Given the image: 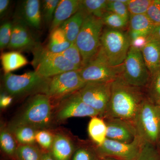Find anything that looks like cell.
I'll return each mask as SVG.
<instances>
[{
    "label": "cell",
    "instance_id": "7",
    "mask_svg": "<svg viewBox=\"0 0 160 160\" xmlns=\"http://www.w3.org/2000/svg\"><path fill=\"white\" fill-rule=\"evenodd\" d=\"M32 52V64L34 71L44 77L51 78L66 72L79 70L62 55L50 52L41 45Z\"/></svg>",
    "mask_w": 160,
    "mask_h": 160
},
{
    "label": "cell",
    "instance_id": "33",
    "mask_svg": "<svg viewBox=\"0 0 160 160\" xmlns=\"http://www.w3.org/2000/svg\"><path fill=\"white\" fill-rule=\"evenodd\" d=\"M59 54L76 66L79 70L83 67L82 55L75 43L72 44L68 49Z\"/></svg>",
    "mask_w": 160,
    "mask_h": 160
},
{
    "label": "cell",
    "instance_id": "5",
    "mask_svg": "<svg viewBox=\"0 0 160 160\" xmlns=\"http://www.w3.org/2000/svg\"><path fill=\"white\" fill-rule=\"evenodd\" d=\"M51 115L50 99L47 95L38 94L31 98L26 109L13 120L9 127L28 126L36 129L48 126Z\"/></svg>",
    "mask_w": 160,
    "mask_h": 160
},
{
    "label": "cell",
    "instance_id": "40",
    "mask_svg": "<svg viewBox=\"0 0 160 160\" xmlns=\"http://www.w3.org/2000/svg\"><path fill=\"white\" fill-rule=\"evenodd\" d=\"M148 37L146 36H140L132 40L130 46L141 51L146 46L148 41Z\"/></svg>",
    "mask_w": 160,
    "mask_h": 160
},
{
    "label": "cell",
    "instance_id": "23",
    "mask_svg": "<svg viewBox=\"0 0 160 160\" xmlns=\"http://www.w3.org/2000/svg\"><path fill=\"white\" fill-rule=\"evenodd\" d=\"M88 133L96 146H100L107 139V126L102 118L99 116L91 118L88 126Z\"/></svg>",
    "mask_w": 160,
    "mask_h": 160
},
{
    "label": "cell",
    "instance_id": "25",
    "mask_svg": "<svg viewBox=\"0 0 160 160\" xmlns=\"http://www.w3.org/2000/svg\"><path fill=\"white\" fill-rule=\"evenodd\" d=\"M108 0H82L80 1V8L88 15L102 18L107 12Z\"/></svg>",
    "mask_w": 160,
    "mask_h": 160
},
{
    "label": "cell",
    "instance_id": "8",
    "mask_svg": "<svg viewBox=\"0 0 160 160\" xmlns=\"http://www.w3.org/2000/svg\"><path fill=\"white\" fill-rule=\"evenodd\" d=\"M121 77L131 86L144 89L148 87L152 77L141 50L130 46L122 64Z\"/></svg>",
    "mask_w": 160,
    "mask_h": 160
},
{
    "label": "cell",
    "instance_id": "42",
    "mask_svg": "<svg viewBox=\"0 0 160 160\" xmlns=\"http://www.w3.org/2000/svg\"><path fill=\"white\" fill-rule=\"evenodd\" d=\"M148 37L160 42V25H154L151 33Z\"/></svg>",
    "mask_w": 160,
    "mask_h": 160
},
{
    "label": "cell",
    "instance_id": "14",
    "mask_svg": "<svg viewBox=\"0 0 160 160\" xmlns=\"http://www.w3.org/2000/svg\"><path fill=\"white\" fill-rule=\"evenodd\" d=\"M29 26L19 19L12 22V33L8 48L17 51L33 52L40 45L35 40Z\"/></svg>",
    "mask_w": 160,
    "mask_h": 160
},
{
    "label": "cell",
    "instance_id": "19",
    "mask_svg": "<svg viewBox=\"0 0 160 160\" xmlns=\"http://www.w3.org/2000/svg\"><path fill=\"white\" fill-rule=\"evenodd\" d=\"M154 25L146 14L130 15L127 32L131 41L140 36H149Z\"/></svg>",
    "mask_w": 160,
    "mask_h": 160
},
{
    "label": "cell",
    "instance_id": "34",
    "mask_svg": "<svg viewBox=\"0 0 160 160\" xmlns=\"http://www.w3.org/2000/svg\"><path fill=\"white\" fill-rule=\"evenodd\" d=\"M59 0H45L42 1L41 12L42 19L47 24L51 25L56 9Z\"/></svg>",
    "mask_w": 160,
    "mask_h": 160
},
{
    "label": "cell",
    "instance_id": "32",
    "mask_svg": "<svg viewBox=\"0 0 160 160\" xmlns=\"http://www.w3.org/2000/svg\"><path fill=\"white\" fill-rule=\"evenodd\" d=\"M9 129H2L0 133V144L4 152L8 155H12L16 152L15 142Z\"/></svg>",
    "mask_w": 160,
    "mask_h": 160
},
{
    "label": "cell",
    "instance_id": "22",
    "mask_svg": "<svg viewBox=\"0 0 160 160\" xmlns=\"http://www.w3.org/2000/svg\"><path fill=\"white\" fill-rule=\"evenodd\" d=\"M1 59L5 74L11 73L28 63L26 58L17 51L4 52L1 55Z\"/></svg>",
    "mask_w": 160,
    "mask_h": 160
},
{
    "label": "cell",
    "instance_id": "17",
    "mask_svg": "<svg viewBox=\"0 0 160 160\" xmlns=\"http://www.w3.org/2000/svg\"><path fill=\"white\" fill-rule=\"evenodd\" d=\"M79 7L80 1L61 0L55 12L50 26V31L59 27L65 21L76 13Z\"/></svg>",
    "mask_w": 160,
    "mask_h": 160
},
{
    "label": "cell",
    "instance_id": "15",
    "mask_svg": "<svg viewBox=\"0 0 160 160\" xmlns=\"http://www.w3.org/2000/svg\"><path fill=\"white\" fill-rule=\"evenodd\" d=\"M104 119L107 126V138L129 143L138 137L136 129L132 122L117 118Z\"/></svg>",
    "mask_w": 160,
    "mask_h": 160
},
{
    "label": "cell",
    "instance_id": "45",
    "mask_svg": "<svg viewBox=\"0 0 160 160\" xmlns=\"http://www.w3.org/2000/svg\"><path fill=\"white\" fill-rule=\"evenodd\" d=\"M100 160H118L116 159L113 158H103L102 159Z\"/></svg>",
    "mask_w": 160,
    "mask_h": 160
},
{
    "label": "cell",
    "instance_id": "10",
    "mask_svg": "<svg viewBox=\"0 0 160 160\" xmlns=\"http://www.w3.org/2000/svg\"><path fill=\"white\" fill-rule=\"evenodd\" d=\"M86 83L78 70L66 72L51 78L46 95L50 99L66 98L79 91Z\"/></svg>",
    "mask_w": 160,
    "mask_h": 160
},
{
    "label": "cell",
    "instance_id": "3",
    "mask_svg": "<svg viewBox=\"0 0 160 160\" xmlns=\"http://www.w3.org/2000/svg\"><path fill=\"white\" fill-rule=\"evenodd\" d=\"M142 142L157 146L160 139V113L157 105L148 98L144 100L133 122Z\"/></svg>",
    "mask_w": 160,
    "mask_h": 160
},
{
    "label": "cell",
    "instance_id": "6",
    "mask_svg": "<svg viewBox=\"0 0 160 160\" xmlns=\"http://www.w3.org/2000/svg\"><path fill=\"white\" fill-rule=\"evenodd\" d=\"M104 26L102 18L94 16L88 15L84 20L75 43L82 55L83 67L99 50Z\"/></svg>",
    "mask_w": 160,
    "mask_h": 160
},
{
    "label": "cell",
    "instance_id": "37",
    "mask_svg": "<svg viewBox=\"0 0 160 160\" xmlns=\"http://www.w3.org/2000/svg\"><path fill=\"white\" fill-rule=\"evenodd\" d=\"M36 141L44 149H51L54 137L49 132L46 130L38 131L36 134Z\"/></svg>",
    "mask_w": 160,
    "mask_h": 160
},
{
    "label": "cell",
    "instance_id": "21",
    "mask_svg": "<svg viewBox=\"0 0 160 160\" xmlns=\"http://www.w3.org/2000/svg\"><path fill=\"white\" fill-rule=\"evenodd\" d=\"M51 149V156L55 160H70L73 146L68 138L63 135L58 134L54 137Z\"/></svg>",
    "mask_w": 160,
    "mask_h": 160
},
{
    "label": "cell",
    "instance_id": "12",
    "mask_svg": "<svg viewBox=\"0 0 160 160\" xmlns=\"http://www.w3.org/2000/svg\"><path fill=\"white\" fill-rule=\"evenodd\" d=\"M142 143L138 137L129 143L107 138L102 144L96 146V149L98 154L103 158H111L118 160H135L139 152Z\"/></svg>",
    "mask_w": 160,
    "mask_h": 160
},
{
    "label": "cell",
    "instance_id": "36",
    "mask_svg": "<svg viewBox=\"0 0 160 160\" xmlns=\"http://www.w3.org/2000/svg\"><path fill=\"white\" fill-rule=\"evenodd\" d=\"M12 22H6L0 27V48L1 50L8 48L12 33Z\"/></svg>",
    "mask_w": 160,
    "mask_h": 160
},
{
    "label": "cell",
    "instance_id": "27",
    "mask_svg": "<svg viewBox=\"0 0 160 160\" xmlns=\"http://www.w3.org/2000/svg\"><path fill=\"white\" fill-rule=\"evenodd\" d=\"M102 19L104 26L108 28L124 31L128 29L129 22L113 12H106Z\"/></svg>",
    "mask_w": 160,
    "mask_h": 160
},
{
    "label": "cell",
    "instance_id": "43",
    "mask_svg": "<svg viewBox=\"0 0 160 160\" xmlns=\"http://www.w3.org/2000/svg\"><path fill=\"white\" fill-rule=\"evenodd\" d=\"M10 3L9 0H1L0 1V16L3 17L8 10Z\"/></svg>",
    "mask_w": 160,
    "mask_h": 160
},
{
    "label": "cell",
    "instance_id": "24",
    "mask_svg": "<svg viewBox=\"0 0 160 160\" xmlns=\"http://www.w3.org/2000/svg\"><path fill=\"white\" fill-rule=\"evenodd\" d=\"M49 36V42L46 49L50 52L60 53L66 50L72 44L66 38L61 27L52 30Z\"/></svg>",
    "mask_w": 160,
    "mask_h": 160
},
{
    "label": "cell",
    "instance_id": "30",
    "mask_svg": "<svg viewBox=\"0 0 160 160\" xmlns=\"http://www.w3.org/2000/svg\"><path fill=\"white\" fill-rule=\"evenodd\" d=\"M146 89L147 98L157 105L160 102V69L152 77L151 82Z\"/></svg>",
    "mask_w": 160,
    "mask_h": 160
},
{
    "label": "cell",
    "instance_id": "31",
    "mask_svg": "<svg viewBox=\"0 0 160 160\" xmlns=\"http://www.w3.org/2000/svg\"><path fill=\"white\" fill-rule=\"evenodd\" d=\"M135 160H160V157L155 145L142 142L139 152Z\"/></svg>",
    "mask_w": 160,
    "mask_h": 160
},
{
    "label": "cell",
    "instance_id": "13",
    "mask_svg": "<svg viewBox=\"0 0 160 160\" xmlns=\"http://www.w3.org/2000/svg\"><path fill=\"white\" fill-rule=\"evenodd\" d=\"M96 116L99 117V113L84 102L79 91L66 98L57 115L58 119L59 120L71 118Z\"/></svg>",
    "mask_w": 160,
    "mask_h": 160
},
{
    "label": "cell",
    "instance_id": "2",
    "mask_svg": "<svg viewBox=\"0 0 160 160\" xmlns=\"http://www.w3.org/2000/svg\"><path fill=\"white\" fill-rule=\"evenodd\" d=\"M51 78L40 75L36 71L23 74L9 73L4 77V88L11 96H22L29 94H47Z\"/></svg>",
    "mask_w": 160,
    "mask_h": 160
},
{
    "label": "cell",
    "instance_id": "16",
    "mask_svg": "<svg viewBox=\"0 0 160 160\" xmlns=\"http://www.w3.org/2000/svg\"><path fill=\"white\" fill-rule=\"evenodd\" d=\"M19 19L29 27L39 29L42 26L41 5L38 0H26L20 6Z\"/></svg>",
    "mask_w": 160,
    "mask_h": 160
},
{
    "label": "cell",
    "instance_id": "29",
    "mask_svg": "<svg viewBox=\"0 0 160 160\" xmlns=\"http://www.w3.org/2000/svg\"><path fill=\"white\" fill-rule=\"evenodd\" d=\"M16 153L20 160H42V155L32 145H20L17 149Z\"/></svg>",
    "mask_w": 160,
    "mask_h": 160
},
{
    "label": "cell",
    "instance_id": "28",
    "mask_svg": "<svg viewBox=\"0 0 160 160\" xmlns=\"http://www.w3.org/2000/svg\"><path fill=\"white\" fill-rule=\"evenodd\" d=\"M129 0H108L107 11L113 12L129 22L130 18L127 4Z\"/></svg>",
    "mask_w": 160,
    "mask_h": 160
},
{
    "label": "cell",
    "instance_id": "18",
    "mask_svg": "<svg viewBox=\"0 0 160 160\" xmlns=\"http://www.w3.org/2000/svg\"><path fill=\"white\" fill-rule=\"evenodd\" d=\"M148 38V42L141 52L146 66L152 77L160 69V42Z\"/></svg>",
    "mask_w": 160,
    "mask_h": 160
},
{
    "label": "cell",
    "instance_id": "38",
    "mask_svg": "<svg viewBox=\"0 0 160 160\" xmlns=\"http://www.w3.org/2000/svg\"><path fill=\"white\" fill-rule=\"evenodd\" d=\"M146 14L154 25H160V0H152Z\"/></svg>",
    "mask_w": 160,
    "mask_h": 160
},
{
    "label": "cell",
    "instance_id": "4",
    "mask_svg": "<svg viewBox=\"0 0 160 160\" xmlns=\"http://www.w3.org/2000/svg\"><path fill=\"white\" fill-rule=\"evenodd\" d=\"M99 50L109 64L120 67L126 59L131 46L128 32L106 27L102 32Z\"/></svg>",
    "mask_w": 160,
    "mask_h": 160
},
{
    "label": "cell",
    "instance_id": "46",
    "mask_svg": "<svg viewBox=\"0 0 160 160\" xmlns=\"http://www.w3.org/2000/svg\"><path fill=\"white\" fill-rule=\"evenodd\" d=\"M157 105L158 108L159 110L160 113V102H159L158 103V104Z\"/></svg>",
    "mask_w": 160,
    "mask_h": 160
},
{
    "label": "cell",
    "instance_id": "44",
    "mask_svg": "<svg viewBox=\"0 0 160 160\" xmlns=\"http://www.w3.org/2000/svg\"><path fill=\"white\" fill-rule=\"evenodd\" d=\"M42 160H55L51 155L49 153H45L42 155Z\"/></svg>",
    "mask_w": 160,
    "mask_h": 160
},
{
    "label": "cell",
    "instance_id": "1",
    "mask_svg": "<svg viewBox=\"0 0 160 160\" xmlns=\"http://www.w3.org/2000/svg\"><path fill=\"white\" fill-rule=\"evenodd\" d=\"M147 97L146 89L131 86L120 76L112 82L110 101L102 118H117L133 122Z\"/></svg>",
    "mask_w": 160,
    "mask_h": 160
},
{
    "label": "cell",
    "instance_id": "9",
    "mask_svg": "<svg viewBox=\"0 0 160 160\" xmlns=\"http://www.w3.org/2000/svg\"><path fill=\"white\" fill-rule=\"evenodd\" d=\"M122 70V66L120 67L111 66L99 50L89 62L78 70L83 81L88 83L112 82L121 76Z\"/></svg>",
    "mask_w": 160,
    "mask_h": 160
},
{
    "label": "cell",
    "instance_id": "35",
    "mask_svg": "<svg viewBox=\"0 0 160 160\" xmlns=\"http://www.w3.org/2000/svg\"><path fill=\"white\" fill-rule=\"evenodd\" d=\"M152 0H129L127 6L130 15L146 14Z\"/></svg>",
    "mask_w": 160,
    "mask_h": 160
},
{
    "label": "cell",
    "instance_id": "41",
    "mask_svg": "<svg viewBox=\"0 0 160 160\" xmlns=\"http://www.w3.org/2000/svg\"><path fill=\"white\" fill-rule=\"evenodd\" d=\"M13 98L9 95L2 94L0 98V106L1 108H5L8 107L12 102Z\"/></svg>",
    "mask_w": 160,
    "mask_h": 160
},
{
    "label": "cell",
    "instance_id": "26",
    "mask_svg": "<svg viewBox=\"0 0 160 160\" xmlns=\"http://www.w3.org/2000/svg\"><path fill=\"white\" fill-rule=\"evenodd\" d=\"M9 130L22 145H32L36 141V134L37 131L30 126L9 127Z\"/></svg>",
    "mask_w": 160,
    "mask_h": 160
},
{
    "label": "cell",
    "instance_id": "20",
    "mask_svg": "<svg viewBox=\"0 0 160 160\" xmlns=\"http://www.w3.org/2000/svg\"><path fill=\"white\" fill-rule=\"evenodd\" d=\"M87 16L86 12L79 7L76 13L60 26L65 33L66 38L71 44L76 43L83 22Z\"/></svg>",
    "mask_w": 160,
    "mask_h": 160
},
{
    "label": "cell",
    "instance_id": "11",
    "mask_svg": "<svg viewBox=\"0 0 160 160\" xmlns=\"http://www.w3.org/2000/svg\"><path fill=\"white\" fill-rule=\"evenodd\" d=\"M112 82H91L86 83L79 91L80 96L87 105L99 113L102 118L111 97Z\"/></svg>",
    "mask_w": 160,
    "mask_h": 160
},
{
    "label": "cell",
    "instance_id": "39",
    "mask_svg": "<svg viewBox=\"0 0 160 160\" xmlns=\"http://www.w3.org/2000/svg\"><path fill=\"white\" fill-rule=\"evenodd\" d=\"M72 160H94L93 152L88 147H80L75 152Z\"/></svg>",
    "mask_w": 160,
    "mask_h": 160
}]
</instances>
